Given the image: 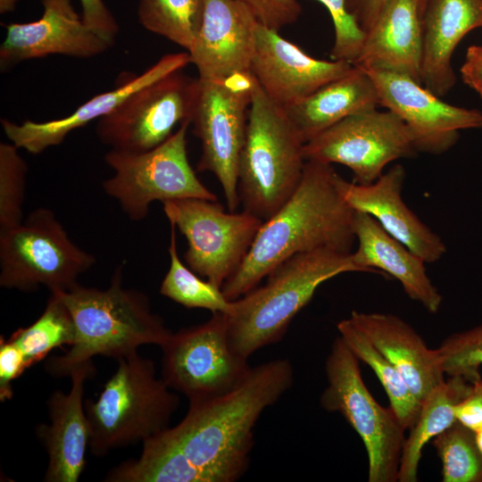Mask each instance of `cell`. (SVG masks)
<instances>
[{
	"label": "cell",
	"mask_w": 482,
	"mask_h": 482,
	"mask_svg": "<svg viewBox=\"0 0 482 482\" xmlns=\"http://www.w3.org/2000/svg\"><path fill=\"white\" fill-rule=\"evenodd\" d=\"M53 292L71 316L75 339L68 352L47 361L46 370L52 376H70L96 355L118 361L137 352L140 345L161 346L172 333L152 312L144 293L122 287L121 266L105 289L77 284L69 290Z\"/></svg>",
	"instance_id": "3"
},
{
	"label": "cell",
	"mask_w": 482,
	"mask_h": 482,
	"mask_svg": "<svg viewBox=\"0 0 482 482\" xmlns=\"http://www.w3.org/2000/svg\"><path fill=\"white\" fill-rule=\"evenodd\" d=\"M431 441L444 482H482V453L474 431L456 421Z\"/></svg>",
	"instance_id": "32"
},
{
	"label": "cell",
	"mask_w": 482,
	"mask_h": 482,
	"mask_svg": "<svg viewBox=\"0 0 482 482\" xmlns=\"http://www.w3.org/2000/svg\"><path fill=\"white\" fill-rule=\"evenodd\" d=\"M8 339L21 349L30 367L54 348L71 345L75 339L74 323L60 296L51 292L41 315L29 326L17 328Z\"/></svg>",
	"instance_id": "30"
},
{
	"label": "cell",
	"mask_w": 482,
	"mask_h": 482,
	"mask_svg": "<svg viewBox=\"0 0 482 482\" xmlns=\"http://www.w3.org/2000/svg\"><path fill=\"white\" fill-rule=\"evenodd\" d=\"M20 0H0V12L2 14L12 12Z\"/></svg>",
	"instance_id": "42"
},
{
	"label": "cell",
	"mask_w": 482,
	"mask_h": 482,
	"mask_svg": "<svg viewBox=\"0 0 482 482\" xmlns=\"http://www.w3.org/2000/svg\"><path fill=\"white\" fill-rule=\"evenodd\" d=\"M29 368L21 349L9 339L0 340V400L5 402L13 395L12 381Z\"/></svg>",
	"instance_id": "37"
},
{
	"label": "cell",
	"mask_w": 482,
	"mask_h": 482,
	"mask_svg": "<svg viewBox=\"0 0 482 482\" xmlns=\"http://www.w3.org/2000/svg\"><path fill=\"white\" fill-rule=\"evenodd\" d=\"M258 23L239 0H204L202 24L187 51L198 79L220 80L251 71Z\"/></svg>",
	"instance_id": "18"
},
{
	"label": "cell",
	"mask_w": 482,
	"mask_h": 482,
	"mask_svg": "<svg viewBox=\"0 0 482 482\" xmlns=\"http://www.w3.org/2000/svg\"><path fill=\"white\" fill-rule=\"evenodd\" d=\"M482 28V0H428L422 16V85L438 96L455 83L452 57L460 41Z\"/></svg>",
	"instance_id": "25"
},
{
	"label": "cell",
	"mask_w": 482,
	"mask_h": 482,
	"mask_svg": "<svg viewBox=\"0 0 482 482\" xmlns=\"http://www.w3.org/2000/svg\"><path fill=\"white\" fill-rule=\"evenodd\" d=\"M256 86L251 71L220 80L198 79L191 119L193 133L199 138L202 149L196 169L214 174L222 187L229 212H235L240 204L237 168Z\"/></svg>",
	"instance_id": "10"
},
{
	"label": "cell",
	"mask_w": 482,
	"mask_h": 482,
	"mask_svg": "<svg viewBox=\"0 0 482 482\" xmlns=\"http://www.w3.org/2000/svg\"><path fill=\"white\" fill-rule=\"evenodd\" d=\"M42 16L30 22L5 26L0 46V69L5 71L18 63L53 54L90 58L112 45L83 21L71 0H42Z\"/></svg>",
	"instance_id": "17"
},
{
	"label": "cell",
	"mask_w": 482,
	"mask_h": 482,
	"mask_svg": "<svg viewBox=\"0 0 482 482\" xmlns=\"http://www.w3.org/2000/svg\"><path fill=\"white\" fill-rule=\"evenodd\" d=\"M162 204L170 224L187 240V266L221 288L242 264L263 220L246 211L226 212L217 200L187 198Z\"/></svg>",
	"instance_id": "12"
},
{
	"label": "cell",
	"mask_w": 482,
	"mask_h": 482,
	"mask_svg": "<svg viewBox=\"0 0 482 482\" xmlns=\"http://www.w3.org/2000/svg\"><path fill=\"white\" fill-rule=\"evenodd\" d=\"M337 329L358 360L371 368L387 395L389 407L404 429L409 430L419 416L421 403L412 394L403 378L349 317L339 320Z\"/></svg>",
	"instance_id": "28"
},
{
	"label": "cell",
	"mask_w": 482,
	"mask_h": 482,
	"mask_svg": "<svg viewBox=\"0 0 482 482\" xmlns=\"http://www.w3.org/2000/svg\"><path fill=\"white\" fill-rule=\"evenodd\" d=\"M197 91L198 79L173 71L136 90L99 119L96 136L112 150L149 151L167 140L178 124L191 120Z\"/></svg>",
	"instance_id": "13"
},
{
	"label": "cell",
	"mask_w": 482,
	"mask_h": 482,
	"mask_svg": "<svg viewBox=\"0 0 482 482\" xmlns=\"http://www.w3.org/2000/svg\"><path fill=\"white\" fill-rule=\"evenodd\" d=\"M461 74L464 83L482 97V45L468 47Z\"/></svg>",
	"instance_id": "40"
},
{
	"label": "cell",
	"mask_w": 482,
	"mask_h": 482,
	"mask_svg": "<svg viewBox=\"0 0 482 482\" xmlns=\"http://www.w3.org/2000/svg\"><path fill=\"white\" fill-rule=\"evenodd\" d=\"M345 272H362L351 253L321 248L297 253L277 266L265 284L234 301L227 315L233 350L245 359L279 342L291 321L325 281Z\"/></svg>",
	"instance_id": "4"
},
{
	"label": "cell",
	"mask_w": 482,
	"mask_h": 482,
	"mask_svg": "<svg viewBox=\"0 0 482 482\" xmlns=\"http://www.w3.org/2000/svg\"><path fill=\"white\" fill-rule=\"evenodd\" d=\"M332 164L306 161L299 185L264 220L237 270L224 283L235 301L256 287L277 266L301 253L327 248L352 253L353 210L336 184Z\"/></svg>",
	"instance_id": "2"
},
{
	"label": "cell",
	"mask_w": 482,
	"mask_h": 482,
	"mask_svg": "<svg viewBox=\"0 0 482 482\" xmlns=\"http://www.w3.org/2000/svg\"><path fill=\"white\" fill-rule=\"evenodd\" d=\"M84 23L102 38L113 45L119 25L103 0H79Z\"/></svg>",
	"instance_id": "38"
},
{
	"label": "cell",
	"mask_w": 482,
	"mask_h": 482,
	"mask_svg": "<svg viewBox=\"0 0 482 482\" xmlns=\"http://www.w3.org/2000/svg\"><path fill=\"white\" fill-rule=\"evenodd\" d=\"M378 105L372 79L363 68L353 64L344 76L283 108L306 143L342 120L376 110Z\"/></svg>",
	"instance_id": "26"
},
{
	"label": "cell",
	"mask_w": 482,
	"mask_h": 482,
	"mask_svg": "<svg viewBox=\"0 0 482 482\" xmlns=\"http://www.w3.org/2000/svg\"><path fill=\"white\" fill-rule=\"evenodd\" d=\"M458 422L476 432L482 428V378H476L466 396L453 408Z\"/></svg>",
	"instance_id": "39"
},
{
	"label": "cell",
	"mask_w": 482,
	"mask_h": 482,
	"mask_svg": "<svg viewBox=\"0 0 482 482\" xmlns=\"http://www.w3.org/2000/svg\"><path fill=\"white\" fill-rule=\"evenodd\" d=\"M170 225V267L161 283L160 293L186 308L230 314L234 310V301L229 300L220 287L203 279L181 262L177 249L176 227Z\"/></svg>",
	"instance_id": "29"
},
{
	"label": "cell",
	"mask_w": 482,
	"mask_h": 482,
	"mask_svg": "<svg viewBox=\"0 0 482 482\" xmlns=\"http://www.w3.org/2000/svg\"><path fill=\"white\" fill-rule=\"evenodd\" d=\"M160 347L162 378L189 403L231 391L251 369L248 359L230 345L224 313H212L202 324L171 333Z\"/></svg>",
	"instance_id": "11"
},
{
	"label": "cell",
	"mask_w": 482,
	"mask_h": 482,
	"mask_svg": "<svg viewBox=\"0 0 482 482\" xmlns=\"http://www.w3.org/2000/svg\"><path fill=\"white\" fill-rule=\"evenodd\" d=\"M353 66L346 61L313 58L278 30L257 25L251 71L264 93L282 107L307 97Z\"/></svg>",
	"instance_id": "16"
},
{
	"label": "cell",
	"mask_w": 482,
	"mask_h": 482,
	"mask_svg": "<svg viewBox=\"0 0 482 482\" xmlns=\"http://www.w3.org/2000/svg\"><path fill=\"white\" fill-rule=\"evenodd\" d=\"M436 350L445 374L462 375L472 380L479 378L482 324L448 336Z\"/></svg>",
	"instance_id": "34"
},
{
	"label": "cell",
	"mask_w": 482,
	"mask_h": 482,
	"mask_svg": "<svg viewBox=\"0 0 482 482\" xmlns=\"http://www.w3.org/2000/svg\"><path fill=\"white\" fill-rule=\"evenodd\" d=\"M417 153L406 124L393 112L378 109L349 116L303 145L306 161L345 165L360 185L372 184L389 163Z\"/></svg>",
	"instance_id": "14"
},
{
	"label": "cell",
	"mask_w": 482,
	"mask_h": 482,
	"mask_svg": "<svg viewBox=\"0 0 482 482\" xmlns=\"http://www.w3.org/2000/svg\"><path fill=\"white\" fill-rule=\"evenodd\" d=\"M189 63L187 51L167 54L144 72L123 77L114 88L94 96L65 117L40 122L27 120L20 124L1 119L2 129L10 142L19 149L32 154H41L62 144L73 130L110 113L136 90L173 71L183 70Z\"/></svg>",
	"instance_id": "20"
},
{
	"label": "cell",
	"mask_w": 482,
	"mask_h": 482,
	"mask_svg": "<svg viewBox=\"0 0 482 482\" xmlns=\"http://www.w3.org/2000/svg\"><path fill=\"white\" fill-rule=\"evenodd\" d=\"M117 362L97 398L84 401L88 448L97 457L161 433L169 428L179 403V396L157 377L152 360L136 352Z\"/></svg>",
	"instance_id": "6"
},
{
	"label": "cell",
	"mask_w": 482,
	"mask_h": 482,
	"mask_svg": "<svg viewBox=\"0 0 482 482\" xmlns=\"http://www.w3.org/2000/svg\"><path fill=\"white\" fill-rule=\"evenodd\" d=\"M422 401L419 416L405 437L399 463L397 481L415 482L427 443L457 420L453 408L470 392L472 380L462 375L449 376Z\"/></svg>",
	"instance_id": "27"
},
{
	"label": "cell",
	"mask_w": 482,
	"mask_h": 482,
	"mask_svg": "<svg viewBox=\"0 0 482 482\" xmlns=\"http://www.w3.org/2000/svg\"><path fill=\"white\" fill-rule=\"evenodd\" d=\"M405 176L404 168L395 164L372 184L348 182L337 173L336 184L353 211L369 214L426 263H434L445 253L446 246L403 202Z\"/></svg>",
	"instance_id": "19"
},
{
	"label": "cell",
	"mask_w": 482,
	"mask_h": 482,
	"mask_svg": "<svg viewBox=\"0 0 482 482\" xmlns=\"http://www.w3.org/2000/svg\"><path fill=\"white\" fill-rule=\"evenodd\" d=\"M262 25L279 30L297 21L302 12L298 0H239Z\"/></svg>",
	"instance_id": "36"
},
{
	"label": "cell",
	"mask_w": 482,
	"mask_h": 482,
	"mask_svg": "<svg viewBox=\"0 0 482 482\" xmlns=\"http://www.w3.org/2000/svg\"><path fill=\"white\" fill-rule=\"evenodd\" d=\"M12 143L0 144V231L22 222L28 165Z\"/></svg>",
	"instance_id": "33"
},
{
	"label": "cell",
	"mask_w": 482,
	"mask_h": 482,
	"mask_svg": "<svg viewBox=\"0 0 482 482\" xmlns=\"http://www.w3.org/2000/svg\"><path fill=\"white\" fill-rule=\"evenodd\" d=\"M349 319L394 365L420 403L445 380L437 350L428 347L400 317L353 311Z\"/></svg>",
	"instance_id": "24"
},
{
	"label": "cell",
	"mask_w": 482,
	"mask_h": 482,
	"mask_svg": "<svg viewBox=\"0 0 482 482\" xmlns=\"http://www.w3.org/2000/svg\"><path fill=\"white\" fill-rule=\"evenodd\" d=\"M353 230L358 247L351 253V259L362 272L392 276L411 300L430 313L438 312L443 296L428 276L426 262L420 257L365 212H353Z\"/></svg>",
	"instance_id": "23"
},
{
	"label": "cell",
	"mask_w": 482,
	"mask_h": 482,
	"mask_svg": "<svg viewBox=\"0 0 482 482\" xmlns=\"http://www.w3.org/2000/svg\"><path fill=\"white\" fill-rule=\"evenodd\" d=\"M304 144L285 109L257 82L237 168L244 211L264 221L287 201L303 175Z\"/></svg>",
	"instance_id": "5"
},
{
	"label": "cell",
	"mask_w": 482,
	"mask_h": 482,
	"mask_svg": "<svg viewBox=\"0 0 482 482\" xmlns=\"http://www.w3.org/2000/svg\"><path fill=\"white\" fill-rule=\"evenodd\" d=\"M386 2L387 0H346V8L359 27L366 33Z\"/></svg>",
	"instance_id": "41"
},
{
	"label": "cell",
	"mask_w": 482,
	"mask_h": 482,
	"mask_svg": "<svg viewBox=\"0 0 482 482\" xmlns=\"http://www.w3.org/2000/svg\"><path fill=\"white\" fill-rule=\"evenodd\" d=\"M204 11V0H139L137 16L145 29L187 52L198 34Z\"/></svg>",
	"instance_id": "31"
},
{
	"label": "cell",
	"mask_w": 482,
	"mask_h": 482,
	"mask_svg": "<svg viewBox=\"0 0 482 482\" xmlns=\"http://www.w3.org/2000/svg\"><path fill=\"white\" fill-rule=\"evenodd\" d=\"M94 371L92 362L78 366L70 375L69 393L56 390L47 400L50 423L37 428L48 455L46 482H77L84 471L90 433L83 395Z\"/></svg>",
	"instance_id": "21"
},
{
	"label": "cell",
	"mask_w": 482,
	"mask_h": 482,
	"mask_svg": "<svg viewBox=\"0 0 482 482\" xmlns=\"http://www.w3.org/2000/svg\"><path fill=\"white\" fill-rule=\"evenodd\" d=\"M475 439L477 445L482 453V428L475 432Z\"/></svg>",
	"instance_id": "43"
},
{
	"label": "cell",
	"mask_w": 482,
	"mask_h": 482,
	"mask_svg": "<svg viewBox=\"0 0 482 482\" xmlns=\"http://www.w3.org/2000/svg\"><path fill=\"white\" fill-rule=\"evenodd\" d=\"M95 263V256L70 238L47 208L36 209L21 224L0 231L3 287L29 292L44 286L50 292L66 291Z\"/></svg>",
	"instance_id": "8"
},
{
	"label": "cell",
	"mask_w": 482,
	"mask_h": 482,
	"mask_svg": "<svg viewBox=\"0 0 482 482\" xmlns=\"http://www.w3.org/2000/svg\"><path fill=\"white\" fill-rule=\"evenodd\" d=\"M294 382L287 359L254 367L231 391L189 403L174 427L143 442L137 459L110 470L109 482H235L250 465L254 428Z\"/></svg>",
	"instance_id": "1"
},
{
	"label": "cell",
	"mask_w": 482,
	"mask_h": 482,
	"mask_svg": "<svg viewBox=\"0 0 482 482\" xmlns=\"http://www.w3.org/2000/svg\"><path fill=\"white\" fill-rule=\"evenodd\" d=\"M365 71L374 82L379 105L406 124L418 153L442 154L456 144L461 130L482 128V112L477 109L448 104L409 76Z\"/></svg>",
	"instance_id": "15"
},
{
	"label": "cell",
	"mask_w": 482,
	"mask_h": 482,
	"mask_svg": "<svg viewBox=\"0 0 482 482\" xmlns=\"http://www.w3.org/2000/svg\"><path fill=\"white\" fill-rule=\"evenodd\" d=\"M328 386L320 403L339 412L361 437L368 455L369 482L397 481L405 440L404 428L393 410L380 405L367 388L358 358L337 337L325 362Z\"/></svg>",
	"instance_id": "7"
},
{
	"label": "cell",
	"mask_w": 482,
	"mask_h": 482,
	"mask_svg": "<svg viewBox=\"0 0 482 482\" xmlns=\"http://www.w3.org/2000/svg\"><path fill=\"white\" fill-rule=\"evenodd\" d=\"M191 120L163 143L143 153L111 149L104 155L112 170L102 183L105 194L115 199L134 221L144 220L154 201L200 198L216 201V195L197 178L187 153V131Z\"/></svg>",
	"instance_id": "9"
},
{
	"label": "cell",
	"mask_w": 482,
	"mask_h": 482,
	"mask_svg": "<svg viewBox=\"0 0 482 482\" xmlns=\"http://www.w3.org/2000/svg\"><path fill=\"white\" fill-rule=\"evenodd\" d=\"M316 1L327 8L333 21L335 38L330 53L331 59L353 64L362 52L365 32L347 11L346 0Z\"/></svg>",
	"instance_id": "35"
},
{
	"label": "cell",
	"mask_w": 482,
	"mask_h": 482,
	"mask_svg": "<svg viewBox=\"0 0 482 482\" xmlns=\"http://www.w3.org/2000/svg\"><path fill=\"white\" fill-rule=\"evenodd\" d=\"M427 0H387L365 33L353 63L365 70L392 71L421 82L422 16Z\"/></svg>",
	"instance_id": "22"
}]
</instances>
